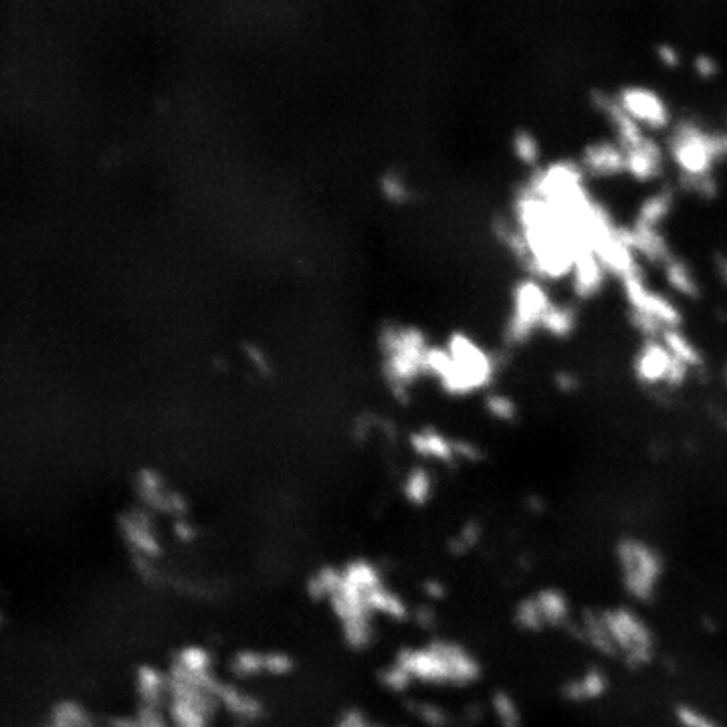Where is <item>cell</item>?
<instances>
[{"instance_id":"1","label":"cell","mask_w":727,"mask_h":727,"mask_svg":"<svg viewBox=\"0 0 727 727\" xmlns=\"http://www.w3.org/2000/svg\"><path fill=\"white\" fill-rule=\"evenodd\" d=\"M429 366L451 392H473L487 386L495 374L489 354L471 338L457 334L449 348L427 356Z\"/></svg>"},{"instance_id":"2","label":"cell","mask_w":727,"mask_h":727,"mask_svg":"<svg viewBox=\"0 0 727 727\" xmlns=\"http://www.w3.org/2000/svg\"><path fill=\"white\" fill-rule=\"evenodd\" d=\"M669 154L685 182L713 178V168L727 158V134H711L693 122H681L671 136Z\"/></svg>"},{"instance_id":"3","label":"cell","mask_w":727,"mask_h":727,"mask_svg":"<svg viewBox=\"0 0 727 727\" xmlns=\"http://www.w3.org/2000/svg\"><path fill=\"white\" fill-rule=\"evenodd\" d=\"M622 588L635 600H651L665 574L661 552L641 538L620 540L614 550Z\"/></svg>"},{"instance_id":"4","label":"cell","mask_w":727,"mask_h":727,"mask_svg":"<svg viewBox=\"0 0 727 727\" xmlns=\"http://www.w3.org/2000/svg\"><path fill=\"white\" fill-rule=\"evenodd\" d=\"M622 281L625 297L631 305V316L635 328L647 338H661L665 330H675L681 326L683 316L679 307L663 293H657L645 283L643 273L627 275Z\"/></svg>"},{"instance_id":"5","label":"cell","mask_w":727,"mask_h":727,"mask_svg":"<svg viewBox=\"0 0 727 727\" xmlns=\"http://www.w3.org/2000/svg\"><path fill=\"white\" fill-rule=\"evenodd\" d=\"M612 655H620L627 665L641 667L653 659L655 637L647 622L631 608L616 606L600 612Z\"/></svg>"},{"instance_id":"6","label":"cell","mask_w":727,"mask_h":727,"mask_svg":"<svg viewBox=\"0 0 727 727\" xmlns=\"http://www.w3.org/2000/svg\"><path fill=\"white\" fill-rule=\"evenodd\" d=\"M554 301L538 277L522 279L513 289V311L509 320V336L513 342H526L540 330L546 311Z\"/></svg>"},{"instance_id":"7","label":"cell","mask_w":727,"mask_h":727,"mask_svg":"<svg viewBox=\"0 0 727 727\" xmlns=\"http://www.w3.org/2000/svg\"><path fill=\"white\" fill-rule=\"evenodd\" d=\"M570 616V600L558 588H542L515 608V625L522 631L544 633L562 627Z\"/></svg>"},{"instance_id":"8","label":"cell","mask_w":727,"mask_h":727,"mask_svg":"<svg viewBox=\"0 0 727 727\" xmlns=\"http://www.w3.org/2000/svg\"><path fill=\"white\" fill-rule=\"evenodd\" d=\"M616 101L645 132H661L671 126L673 114L667 99L649 85H622L616 93Z\"/></svg>"},{"instance_id":"9","label":"cell","mask_w":727,"mask_h":727,"mask_svg":"<svg viewBox=\"0 0 727 727\" xmlns=\"http://www.w3.org/2000/svg\"><path fill=\"white\" fill-rule=\"evenodd\" d=\"M635 378L645 386H681L689 372L677 362L661 338H647L633 360Z\"/></svg>"},{"instance_id":"10","label":"cell","mask_w":727,"mask_h":727,"mask_svg":"<svg viewBox=\"0 0 727 727\" xmlns=\"http://www.w3.org/2000/svg\"><path fill=\"white\" fill-rule=\"evenodd\" d=\"M396 663L412 679H419L423 683H433V685H455L449 663L445 661L441 651L435 647V643H431L429 647H421V649H404L398 655Z\"/></svg>"},{"instance_id":"11","label":"cell","mask_w":727,"mask_h":727,"mask_svg":"<svg viewBox=\"0 0 727 727\" xmlns=\"http://www.w3.org/2000/svg\"><path fill=\"white\" fill-rule=\"evenodd\" d=\"M592 103H594V108L606 118V122L610 124V128L616 134V142L625 148V152L631 148H637L639 144H643L649 138L647 132L625 110L620 108L616 95H610L606 91H594Z\"/></svg>"},{"instance_id":"12","label":"cell","mask_w":727,"mask_h":727,"mask_svg":"<svg viewBox=\"0 0 727 727\" xmlns=\"http://www.w3.org/2000/svg\"><path fill=\"white\" fill-rule=\"evenodd\" d=\"M580 168L584 176L614 178L627 174V152L618 142L600 140L588 144L580 154Z\"/></svg>"},{"instance_id":"13","label":"cell","mask_w":727,"mask_h":727,"mask_svg":"<svg viewBox=\"0 0 727 727\" xmlns=\"http://www.w3.org/2000/svg\"><path fill=\"white\" fill-rule=\"evenodd\" d=\"M606 269L598 255L592 249H582L574 261V267L570 271V279L574 285V291L578 297L588 299L596 295L604 281H606Z\"/></svg>"},{"instance_id":"14","label":"cell","mask_w":727,"mask_h":727,"mask_svg":"<svg viewBox=\"0 0 727 727\" xmlns=\"http://www.w3.org/2000/svg\"><path fill=\"white\" fill-rule=\"evenodd\" d=\"M665 154L661 146L647 138L637 148L627 150V174L639 182H651L661 176L663 172Z\"/></svg>"},{"instance_id":"15","label":"cell","mask_w":727,"mask_h":727,"mask_svg":"<svg viewBox=\"0 0 727 727\" xmlns=\"http://www.w3.org/2000/svg\"><path fill=\"white\" fill-rule=\"evenodd\" d=\"M625 237H627V243L631 245V249L635 251V255L647 259L649 263H657L663 267L673 257L671 247H669L665 235L661 233V229L631 227V229H625Z\"/></svg>"},{"instance_id":"16","label":"cell","mask_w":727,"mask_h":727,"mask_svg":"<svg viewBox=\"0 0 727 727\" xmlns=\"http://www.w3.org/2000/svg\"><path fill=\"white\" fill-rule=\"evenodd\" d=\"M435 647L441 651V655L449 663L455 685H469L481 677V663L463 645L453 643V641H435Z\"/></svg>"},{"instance_id":"17","label":"cell","mask_w":727,"mask_h":727,"mask_svg":"<svg viewBox=\"0 0 727 727\" xmlns=\"http://www.w3.org/2000/svg\"><path fill=\"white\" fill-rule=\"evenodd\" d=\"M211 697H215L219 703H223L231 713L243 717V719H257L263 711L261 703L247 695V693H241L237 687L233 685H227V683H221V681H213V685L209 687Z\"/></svg>"},{"instance_id":"18","label":"cell","mask_w":727,"mask_h":727,"mask_svg":"<svg viewBox=\"0 0 727 727\" xmlns=\"http://www.w3.org/2000/svg\"><path fill=\"white\" fill-rule=\"evenodd\" d=\"M673 206H675V196L671 190H659V192L647 196L637 213L635 227L661 229L663 223L669 219Z\"/></svg>"},{"instance_id":"19","label":"cell","mask_w":727,"mask_h":727,"mask_svg":"<svg viewBox=\"0 0 727 727\" xmlns=\"http://www.w3.org/2000/svg\"><path fill=\"white\" fill-rule=\"evenodd\" d=\"M608 689V677L600 669H588L582 675L570 679L564 687V697L576 703H586L602 697Z\"/></svg>"},{"instance_id":"20","label":"cell","mask_w":727,"mask_h":727,"mask_svg":"<svg viewBox=\"0 0 727 727\" xmlns=\"http://www.w3.org/2000/svg\"><path fill=\"white\" fill-rule=\"evenodd\" d=\"M382 584V576L378 568L366 560L350 562L342 570V588L356 596L366 598V594Z\"/></svg>"},{"instance_id":"21","label":"cell","mask_w":727,"mask_h":727,"mask_svg":"<svg viewBox=\"0 0 727 727\" xmlns=\"http://www.w3.org/2000/svg\"><path fill=\"white\" fill-rule=\"evenodd\" d=\"M665 281L669 285V289H673L677 295L685 297V299H695L701 295V285L697 275L693 273V269L689 267V263H685L679 257H671L665 265Z\"/></svg>"},{"instance_id":"22","label":"cell","mask_w":727,"mask_h":727,"mask_svg":"<svg viewBox=\"0 0 727 727\" xmlns=\"http://www.w3.org/2000/svg\"><path fill=\"white\" fill-rule=\"evenodd\" d=\"M661 340L663 344L667 346V350L671 352V356L681 362L687 370H693V368H701L703 366V352L697 348V344L685 336L679 328L675 330H665L661 334Z\"/></svg>"},{"instance_id":"23","label":"cell","mask_w":727,"mask_h":727,"mask_svg":"<svg viewBox=\"0 0 727 727\" xmlns=\"http://www.w3.org/2000/svg\"><path fill=\"white\" fill-rule=\"evenodd\" d=\"M364 602H366L368 612H372V614H384V616H390L392 620H404L408 616V606L404 604V600L396 592L386 588L384 584L370 590L366 594Z\"/></svg>"},{"instance_id":"24","label":"cell","mask_w":727,"mask_h":727,"mask_svg":"<svg viewBox=\"0 0 727 727\" xmlns=\"http://www.w3.org/2000/svg\"><path fill=\"white\" fill-rule=\"evenodd\" d=\"M576 326H578V314H576V311L572 307L552 303L550 309L546 311V316L542 320L540 330L546 332L552 338L564 340V338H568V336L574 334Z\"/></svg>"},{"instance_id":"25","label":"cell","mask_w":727,"mask_h":727,"mask_svg":"<svg viewBox=\"0 0 727 727\" xmlns=\"http://www.w3.org/2000/svg\"><path fill=\"white\" fill-rule=\"evenodd\" d=\"M340 586H342V570H338L334 566H324L309 578L307 592L311 598H316V600H320V598L332 600L338 594Z\"/></svg>"},{"instance_id":"26","label":"cell","mask_w":727,"mask_h":727,"mask_svg":"<svg viewBox=\"0 0 727 727\" xmlns=\"http://www.w3.org/2000/svg\"><path fill=\"white\" fill-rule=\"evenodd\" d=\"M511 150L524 166H538L542 160V144L530 130H515L511 138Z\"/></svg>"},{"instance_id":"27","label":"cell","mask_w":727,"mask_h":727,"mask_svg":"<svg viewBox=\"0 0 727 727\" xmlns=\"http://www.w3.org/2000/svg\"><path fill=\"white\" fill-rule=\"evenodd\" d=\"M491 709L499 727H524L522 711L509 693L497 691L491 699Z\"/></svg>"},{"instance_id":"28","label":"cell","mask_w":727,"mask_h":727,"mask_svg":"<svg viewBox=\"0 0 727 727\" xmlns=\"http://www.w3.org/2000/svg\"><path fill=\"white\" fill-rule=\"evenodd\" d=\"M265 653H259V651H251V649H245V651H239L233 655L231 663H229V669L235 677H241V679H249V677H257L261 673H265Z\"/></svg>"},{"instance_id":"29","label":"cell","mask_w":727,"mask_h":727,"mask_svg":"<svg viewBox=\"0 0 727 727\" xmlns=\"http://www.w3.org/2000/svg\"><path fill=\"white\" fill-rule=\"evenodd\" d=\"M138 691L144 699L156 703L164 693H168V679L154 667H142L138 671Z\"/></svg>"},{"instance_id":"30","label":"cell","mask_w":727,"mask_h":727,"mask_svg":"<svg viewBox=\"0 0 727 727\" xmlns=\"http://www.w3.org/2000/svg\"><path fill=\"white\" fill-rule=\"evenodd\" d=\"M431 491H433V481L429 477L427 471H414L408 475L406 479V485H404V493L408 497L410 503H417V505H423L429 501L431 497Z\"/></svg>"},{"instance_id":"31","label":"cell","mask_w":727,"mask_h":727,"mask_svg":"<svg viewBox=\"0 0 727 727\" xmlns=\"http://www.w3.org/2000/svg\"><path fill=\"white\" fill-rule=\"evenodd\" d=\"M675 717L681 727H721L711 715L693 705H679L675 709Z\"/></svg>"},{"instance_id":"32","label":"cell","mask_w":727,"mask_h":727,"mask_svg":"<svg viewBox=\"0 0 727 727\" xmlns=\"http://www.w3.org/2000/svg\"><path fill=\"white\" fill-rule=\"evenodd\" d=\"M410 681H412V677L398 665V663H394V665H390V667H386L382 673H380V683L386 687V689H390V691H394V693H402V691H406L408 689V685H410Z\"/></svg>"},{"instance_id":"33","label":"cell","mask_w":727,"mask_h":727,"mask_svg":"<svg viewBox=\"0 0 727 727\" xmlns=\"http://www.w3.org/2000/svg\"><path fill=\"white\" fill-rule=\"evenodd\" d=\"M265 673L267 675H273V677H285L293 671L295 667V661L283 653V651H271V653H265Z\"/></svg>"},{"instance_id":"34","label":"cell","mask_w":727,"mask_h":727,"mask_svg":"<svg viewBox=\"0 0 727 727\" xmlns=\"http://www.w3.org/2000/svg\"><path fill=\"white\" fill-rule=\"evenodd\" d=\"M414 715H417L429 727H445L449 723L447 711L435 703H417V711H414Z\"/></svg>"},{"instance_id":"35","label":"cell","mask_w":727,"mask_h":727,"mask_svg":"<svg viewBox=\"0 0 727 727\" xmlns=\"http://www.w3.org/2000/svg\"><path fill=\"white\" fill-rule=\"evenodd\" d=\"M487 406H489V412L499 421H513L517 417V404L503 394L491 396Z\"/></svg>"},{"instance_id":"36","label":"cell","mask_w":727,"mask_h":727,"mask_svg":"<svg viewBox=\"0 0 727 727\" xmlns=\"http://www.w3.org/2000/svg\"><path fill=\"white\" fill-rule=\"evenodd\" d=\"M691 69H693V73H695L699 79H703V81H711V79H715V77L721 73V65H719V61H717L713 55H709V53H699V55L693 59Z\"/></svg>"},{"instance_id":"37","label":"cell","mask_w":727,"mask_h":727,"mask_svg":"<svg viewBox=\"0 0 727 727\" xmlns=\"http://www.w3.org/2000/svg\"><path fill=\"white\" fill-rule=\"evenodd\" d=\"M655 57H657V61H659L663 67H667V69H677V67H681V63H683V55H681V51H679L675 45H671V43H659V45L655 47Z\"/></svg>"},{"instance_id":"38","label":"cell","mask_w":727,"mask_h":727,"mask_svg":"<svg viewBox=\"0 0 727 727\" xmlns=\"http://www.w3.org/2000/svg\"><path fill=\"white\" fill-rule=\"evenodd\" d=\"M479 540V528L475 524H467L465 530L457 536V540L453 542V548H461V552L469 550L471 546H475Z\"/></svg>"},{"instance_id":"39","label":"cell","mask_w":727,"mask_h":727,"mask_svg":"<svg viewBox=\"0 0 727 727\" xmlns=\"http://www.w3.org/2000/svg\"><path fill=\"white\" fill-rule=\"evenodd\" d=\"M423 590H425V594H427L429 598H433V600H443V596H445V586H443V582H439V580H431V582H427V584L423 586Z\"/></svg>"},{"instance_id":"40","label":"cell","mask_w":727,"mask_h":727,"mask_svg":"<svg viewBox=\"0 0 727 727\" xmlns=\"http://www.w3.org/2000/svg\"><path fill=\"white\" fill-rule=\"evenodd\" d=\"M414 618H417V622L421 627H433L435 625V614L431 608H419L417 614H414Z\"/></svg>"},{"instance_id":"41","label":"cell","mask_w":727,"mask_h":727,"mask_svg":"<svg viewBox=\"0 0 727 727\" xmlns=\"http://www.w3.org/2000/svg\"><path fill=\"white\" fill-rule=\"evenodd\" d=\"M174 536L180 538L182 542H190L192 540V528L184 522V519L178 517V522L174 524Z\"/></svg>"},{"instance_id":"42","label":"cell","mask_w":727,"mask_h":727,"mask_svg":"<svg viewBox=\"0 0 727 727\" xmlns=\"http://www.w3.org/2000/svg\"><path fill=\"white\" fill-rule=\"evenodd\" d=\"M715 267H717V275H719V279H721V281H723V285L727 287V257H717Z\"/></svg>"}]
</instances>
